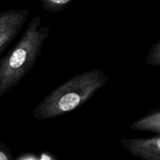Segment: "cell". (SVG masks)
<instances>
[{"mask_svg":"<svg viewBox=\"0 0 160 160\" xmlns=\"http://www.w3.org/2000/svg\"><path fill=\"white\" fill-rule=\"evenodd\" d=\"M131 128L134 131L160 134V107L152 109L146 115L135 120L131 125Z\"/></svg>","mask_w":160,"mask_h":160,"instance_id":"5b68a950","label":"cell"},{"mask_svg":"<svg viewBox=\"0 0 160 160\" xmlns=\"http://www.w3.org/2000/svg\"><path fill=\"white\" fill-rule=\"evenodd\" d=\"M145 64L151 67H160V39L151 46L145 59Z\"/></svg>","mask_w":160,"mask_h":160,"instance_id":"52a82bcc","label":"cell"},{"mask_svg":"<svg viewBox=\"0 0 160 160\" xmlns=\"http://www.w3.org/2000/svg\"><path fill=\"white\" fill-rule=\"evenodd\" d=\"M18 160H33L37 159L38 160V155H36L34 153L31 152H25L20 154L18 157L17 158Z\"/></svg>","mask_w":160,"mask_h":160,"instance_id":"9c48e42d","label":"cell"},{"mask_svg":"<svg viewBox=\"0 0 160 160\" xmlns=\"http://www.w3.org/2000/svg\"><path fill=\"white\" fill-rule=\"evenodd\" d=\"M57 158L50 152H42L38 154V160H54Z\"/></svg>","mask_w":160,"mask_h":160,"instance_id":"30bf717a","label":"cell"},{"mask_svg":"<svg viewBox=\"0 0 160 160\" xmlns=\"http://www.w3.org/2000/svg\"><path fill=\"white\" fill-rule=\"evenodd\" d=\"M28 15L27 9H9L0 12V54L18 35Z\"/></svg>","mask_w":160,"mask_h":160,"instance_id":"3957f363","label":"cell"},{"mask_svg":"<svg viewBox=\"0 0 160 160\" xmlns=\"http://www.w3.org/2000/svg\"><path fill=\"white\" fill-rule=\"evenodd\" d=\"M73 0H41L43 9L52 13L62 11Z\"/></svg>","mask_w":160,"mask_h":160,"instance_id":"8992f818","label":"cell"},{"mask_svg":"<svg viewBox=\"0 0 160 160\" xmlns=\"http://www.w3.org/2000/svg\"><path fill=\"white\" fill-rule=\"evenodd\" d=\"M109 81L98 69L78 73L52 91L36 106V120H49L65 115L84 105Z\"/></svg>","mask_w":160,"mask_h":160,"instance_id":"7a4b0ae2","label":"cell"},{"mask_svg":"<svg viewBox=\"0 0 160 160\" xmlns=\"http://www.w3.org/2000/svg\"><path fill=\"white\" fill-rule=\"evenodd\" d=\"M12 159H14V157L11 149L6 144L0 141V160Z\"/></svg>","mask_w":160,"mask_h":160,"instance_id":"ba28073f","label":"cell"},{"mask_svg":"<svg viewBox=\"0 0 160 160\" xmlns=\"http://www.w3.org/2000/svg\"><path fill=\"white\" fill-rule=\"evenodd\" d=\"M49 33L50 27L42 26V17L34 16L18 42L0 58V97L10 92L32 70Z\"/></svg>","mask_w":160,"mask_h":160,"instance_id":"6da1fadb","label":"cell"},{"mask_svg":"<svg viewBox=\"0 0 160 160\" xmlns=\"http://www.w3.org/2000/svg\"><path fill=\"white\" fill-rule=\"evenodd\" d=\"M120 142L134 157L144 160H160V134L147 138L122 139Z\"/></svg>","mask_w":160,"mask_h":160,"instance_id":"277c9868","label":"cell"}]
</instances>
